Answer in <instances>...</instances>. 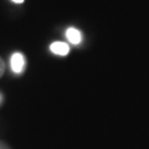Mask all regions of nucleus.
<instances>
[{
  "mask_svg": "<svg viewBox=\"0 0 149 149\" xmlns=\"http://www.w3.org/2000/svg\"><path fill=\"white\" fill-rule=\"evenodd\" d=\"M13 1L16 4H21V3H24V0H13Z\"/></svg>",
  "mask_w": 149,
  "mask_h": 149,
  "instance_id": "5",
  "label": "nucleus"
},
{
  "mask_svg": "<svg viewBox=\"0 0 149 149\" xmlns=\"http://www.w3.org/2000/svg\"><path fill=\"white\" fill-rule=\"evenodd\" d=\"M25 66V58L20 52H15L11 57V68L15 73H20Z\"/></svg>",
  "mask_w": 149,
  "mask_h": 149,
  "instance_id": "1",
  "label": "nucleus"
},
{
  "mask_svg": "<svg viewBox=\"0 0 149 149\" xmlns=\"http://www.w3.org/2000/svg\"><path fill=\"white\" fill-rule=\"evenodd\" d=\"M50 50L52 51L54 54L56 55H60V56H65L68 54L70 51V46L65 42H61V41H56V42L51 44L50 46Z\"/></svg>",
  "mask_w": 149,
  "mask_h": 149,
  "instance_id": "2",
  "label": "nucleus"
},
{
  "mask_svg": "<svg viewBox=\"0 0 149 149\" xmlns=\"http://www.w3.org/2000/svg\"><path fill=\"white\" fill-rule=\"evenodd\" d=\"M5 73V62H4V60L0 57V78H1V76Z\"/></svg>",
  "mask_w": 149,
  "mask_h": 149,
  "instance_id": "4",
  "label": "nucleus"
},
{
  "mask_svg": "<svg viewBox=\"0 0 149 149\" xmlns=\"http://www.w3.org/2000/svg\"><path fill=\"white\" fill-rule=\"evenodd\" d=\"M66 37L68 39V41L73 45H78L81 42V32L78 31L77 29H74V27H68L67 31H66Z\"/></svg>",
  "mask_w": 149,
  "mask_h": 149,
  "instance_id": "3",
  "label": "nucleus"
}]
</instances>
